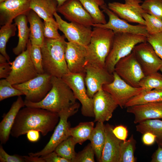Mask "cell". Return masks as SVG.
I'll return each instance as SVG.
<instances>
[{"label":"cell","instance_id":"1","mask_svg":"<svg viewBox=\"0 0 162 162\" xmlns=\"http://www.w3.org/2000/svg\"><path fill=\"white\" fill-rule=\"evenodd\" d=\"M59 120L58 113L41 108L26 106L18 112L10 135L18 138L29 130H35L45 136L54 129Z\"/></svg>","mask_w":162,"mask_h":162},{"label":"cell","instance_id":"2","mask_svg":"<svg viewBox=\"0 0 162 162\" xmlns=\"http://www.w3.org/2000/svg\"><path fill=\"white\" fill-rule=\"evenodd\" d=\"M51 82V88L42 100L37 103L24 100L25 106L41 108L58 113L77 103L72 91L62 78L52 76Z\"/></svg>","mask_w":162,"mask_h":162},{"label":"cell","instance_id":"3","mask_svg":"<svg viewBox=\"0 0 162 162\" xmlns=\"http://www.w3.org/2000/svg\"><path fill=\"white\" fill-rule=\"evenodd\" d=\"M64 35L58 39L45 38L41 47L42 66L44 73L62 78L70 73L65 58L67 42Z\"/></svg>","mask_w":162,"mask_h":162},{"label":"cell","instance_id":"4","mask_svg":"<svg viewBox=\"0 0 162 162\" xmlns=\"http://www.w3.org/2000/svg\"><path fill=\"white\" fill-rule=\"evenodd\" d=\"M115 34L109 29L94 27L87 47L86 64L105 67L112 48Z\"/></svg>","mask_w":162,"mask_h":162},{"label":"cell","instance_id":"5","mask_svg":"<svg viewBox=\"0 0 162 162\" xmlns=\"http://www.w3.org/2000/svg\"><path fill=\"white\" fill-rule=\"evenodd\" d=\"M146 41L147 37L144 35L128 33H115L112 49L106 59L105 68L112 74L118 60L131 53L136 45Z\"/></svg>","mask_w":162,"mask_h":162},{"label":"cell","instance_id":"6","mask_svg":"<svg viewBox=\"0 0 162 162\" xmlns=\"http://www.w3.org/2000/svg\"><path fill=\"white\" fill-rule=\"evenodd\" d=\"M80 104L77 103L72 107L63 110L58 114L59 120L55 127L50 140L40 151L29 153V156L43 157L54 151L56 148L61 142L70 136V123L68 118L78 111Z\"/></svg>","mask_w":162,"mask_h":162},{"label":"cell","instance_id":"7","mask_svg":"<svg viewBox=\"0 0 162 162\" xmlns=\"http://www.w3.org/2000/svg\"><path fill=\"white\" fill-rule=\"evenodd\" d=\"M31 45L29 39L26 50L11 63V71L6 79L13 85L26 82L38 74L30 57Z\"/></svg>","mask_w":162,"mask_h":162},{"label":"cell","instance_id":"8","mask_svg":"<svg viewBox=\"0 0 162 162\" xmlns=\"http://www.w3.org/2000/svg\"><path fill=\"white\" fill-rule=\"evenodd\" d=\"M52 76L44 73L25 82L13 85L25 96V100L37 103L42 100L51 88Z\"/></svg>","mask_w":162,"mask_h":162},{"label":"cell","instance_id":"9","mask_svg":"<svg viewBox=\"0 0 162 162\" xmlns=\"http://www.w3.org/2000/svg\"><path fill=\"white\" fill-rule=\"evenodd\" d=\"M85 76L81 74L70 73L62 78L70 87L76 99L81 103L82 114L85 116L94 118L93 98H89L87 94Z\"/></svg>","mask_w":162,"mask_h":162},{"label":"cell","instance_id":"10","mask_svg":"<svg viewBox=\"0 0 162 162\" xmlns=\"http://www.w3.org/2000/svg\"><path fill=\"white\" fill-rule=\"evenodd\" d=\"M114 71L127 83L136 88L140 87L139 83L145 76L132 52L118 61Z\"/></svg>","mask_w":162,"mask_h":162},{"label":"cell","instance_id":"11","mask_svg":"<svg viewBox=\"0 0 162 162\" xmlns=\"http://www.w3.org/2000/svg\"><path fill=\"white\" fill-rule=\"evenodd\" d=\"M113 80L111 83L104 85L102 89L109 92L122 108L130 99L138 95L144 89L142 88L133 87L124 81L114 71Z\"/></svg>","mask_w":162,"mask_h":162},{"label":"cell","instance_id":"12","mask_svg":"<svg viewBox=\"0 0 162 162\" xmlns=\"http://www.w3.org/2000/svg\"><path fill=\"white\" fill-rule=\"evenodd\" d=\"M58 29L63 33L68 42H75L87 46L89 44L92 31L91 27L75 22H68L56 12L54 14Z\"/></svg>","mask_w":162,"mask_h":162},{"label":"cell","instance_id":"13","mask_svg":"<svg viewBox=\"0 0 162 162\" xmlns=\"http://www.w3.org/2000/svg\"><path fill=\"white\" fill-rule=\"evenodd\" d=\"M132 52L145 76L160 70L162 66V59L148 42L146 41L136 45Z\"/></svg>","mask_w":162,"mask_h":162},{"label":"cell","instance_id":"14","mask_svg":"<svg viewBox=\"0 0 162 162\" xmlns=\"http://www.w3.org/2000/svg\"><path fill=\"white\" fill-rule=\"evenodd\" d=\"M100 8L109 17V20L105 24H94L93 27H100L112 30L115 34L118 33H128L141 34L147 37L148 34L145 25L138 24L132 25L126 21L120 18L110 9L105 3Z\"/></svg>","mask_w":162,"mask_h":162},{"label":"cell","instance_id":"15","mask_svg":"<svg viewBox=\"0 0 162 162\" xmlns=\"http://www.w3.org/2000/svg\"><path fill=\"white\" fill-rule=\"evenodd\" d=\"M142 2L141 0H124V3L109 2L107 6L120 18L127 21L145 26L142 15L145 12L141 6Z\"/></svg>","mask_w":162,"mask_h":162},{"label":"cell","instance_id":"16","mask_svg":"<svg viewBox=\"0 0 162 162\" xmlns=\"http://www.w3.org/2000/svg\"><path fill=\"white\" fill-rule=\"evenodd\" d=\"M84 80L88 97L93 98L95 94L102 89L103 86L113 80V74L110 73L105 67L87 64L85 68Z\"/></svg>","mask_w":162,"mask_h":162},{"label":"cell","instance_id":"17","mask_svg":"<svg viewBox=\"0 0 162 162\" xmlns=\"http://www.w3.org/2000/svg\"><path fill=\"white\" fill-rule=\"evenodd\" d=\"M94 122L104 123L109 121L118 106L112 95L107 91L101 89L93 98Z\"/></svg>","mask_w":162,"mask_h":162},{"label":"cell","instance_id":"18","mask_svg":"<svg viewBox=\"0 0 162 162\" xmlns=\"http://www.w3.org/2000/svg\"><path fill=\"white\" fill-rule=\"evenodd\" d=\"M57 12L72 22L92 26L95 22L89 14L78 0H68L57 7Z\"/></svg>","mask_w":162,"mask_h":162},{"label":"cell","instance_id":"19","mask_svg":"<svg viewBox=\"0 0 162 162\" xmlns=\"http://www.w3.org/2000/svg\"><path fill=\"white\" fill-rule=\"evenodd\" d=\"M86 46L75 42H67L65 58L70 73L85 75Z\"/></svg>","mask_w":162,"mask_h":162},{"label":"cell","instance_id":"20","mask_svg":"<svg viewBox=\"0 0 162 162\" xmlns=\"http://www.w3.org/2000/svg\"><path fill=\"white\" fill-rule=\"evenodd\" d=\"M31 10L30 0H7L0 3V25L11 24L16 17L27 16Z\"/></svg>","mask_w":162,"mask_h":162},{"label":"cell","instance_id":"21","mask_svg":"<svg viewBox=\"0 0 162 162\" xmlns=\"http://www.w3.org/2000/svg\"><path fill=\"white\" fill-rule=\"evenodd\" d=\"M113 128L109 124H105V142L99 162H118L122 141L114 135L112 131Z\"/></svg>","mask_w":162,"mask_h":162},{"label":"cell","instance_id":"22","mask_svg":"<svg viewBox=\"0 0 162 162\" xmlns=\"http://www.w3.org/2000/svg\"><path fill=\"white\" fill-rule=\"evenodd\" d=\"M127 112L134 116V123L138 124L150 119H162V102L127 107Z\"/></svg>","mask_w":162,"mask_h":162},{"label":"cell","instance_id":"23","mask_svg":"<svg viewBox=\"0 0 162 162\" xmlns=\"http://www.w3.org/2000/svg\"><path fill=\"white\" fill-rule=\"evenodd\" d=\"M25 106L21 96H18L12 105L8 112L4 116L0 123L1 144H5L8 141L16 116L21 108Z\"/></svg>","mask_w":162,"mask_h":162},{"label":"cell","instance_id":"24","mask_svg":"<svg viewBox=\"0 0 162 162\" xmlns=\"http://www.w3.org/2000/svg\"><path fill=\"white\" fill-rule=\"evenodd\" d=\"M27 16L30 25L29 39L32 44L41 47L45 38L44 23L38 15L32 10Z\"/></svg>","mask_w":162,"mask_h":162},{"label":"cell","instance_id":"25","mask_svg":"<svg viewBox=\"0 0 162 162\" xmlns=\"http://www.w3.org/2000/svg\"><path fill=\"white\" fill-rule=\"evenodd\" d=\"M18 30V41L16 46L13 49V53L18 55L26 50L29 39L30 30L28 26V20L26 15H20L14 20Z\"/></svg>","mask_w":162,"mask_h":162},{"label":"cell","instance_id":"26","mask_svg":"<svg viewBox=\"0 0 162 162\" xmlns=\"http://www.w3.org/2000/svg\"><path fill=\"white\" fill-rule=\"evenodd\" d=\"M56 0H30V7L44 21L53 17L57 12Z\"/></svg>","mask_w":162,"mask_h":162},{"label":"cell","instance_id":"27","mask_svg":"<svg viewBox=\"0 0 162 162\" xmlns=\"http://www.w3.org/2000/svg\"><path fill=\"white\" fill-rule=\"evenodd\" d=\"M162 102V89L144 90L140 94L130 99L124 108L136 105Z\"/></svg>","mask_w":162,"mask_h":162},{"label":"cell","instance_id":"28","mask_svg":"<svg viewBox=\"0 0 162 162\" xmlns=\"http://www.w3.org/2000/svg\"><path fill=\"white\" fill-rule=\"evenodd\" d=\"M105 140V124L103 122H97L89 140L94 150L97 160L98 162L101 156Z\"/></svg>","mask_w":162,"mask_h":162},{"label":"cell","instance_id":"29","mask_svg":"<svg viewBox=\"0 0 162 162\" xmlns=\"http://www.w3.org/2000/svg\"><path fill=\"white\" fill-rule=\"evenodd\" d=\"M93 122H82L76 127L70 129V136L76 143L82 145L87 140H89L94 128Z\"/></svg>","mask_w":162,"mask_h":162},{"label":"cell","instance_id":"30","mask_svg":"<svg viewBox=\"0 0 162 162\" xmlns=\"http://www.w3.org/2000/svg\"><path fill=\"white\" fill-rule=\"evenodd\" d=\"M91 15L95 24H105V16L100 7L105 4L104 0H78Z\"/></svg>","mask_w":162,"mask_h":162},{"label":"cell","instance_id":"31","mask_svg":"<svg viewBox=\"0 0 162 162\" xmlns=\"http://www.w3.org/2000/svg\"><path fill=\"white\" fill-rule=\"evenodd\" d=\"M136 127V131L142 134L146 132L153 134L156 136L157 144L162 143V120H147L138 123Z\"/></svg>","mask_w":162,"mask_h":162},{"label":"cell","instance_id":"32","mask_svg":"<svg viewBox=\"0 0 162 162\" xmlns=\"http://www.w3.org/2000/svg\"><path fill=\"white\" fill-rule=\"evenodd\" d=\"M136 142L131 135L130 138L122 141L120 146L118 162H135L136 159L134 152Z\"/></svg>","mask_w":162,"mask_h":162},{"label":"cell","instance_id":"33","mask_svg":"<svg viewBox=\"0 0 162 162\" xmlns=\"http://www.w3.org/2000/svg\"><path fill=\"white\" fill-rule=\"evenodd\" d=\"M16 30L15 23L2 26L0 29V52L9 62L10 57L6 51V44L9 38L15 35Z\"/></svg>","mask_w":162,"mask_h":162},{"label":"cell","instance_id":"34","mask_svg":"<svg viewBox=\"0 0 162 162\" xmlns=\"http://www.w3.org/2000/svg\"><path fill=\"white\" fill-rule=\"evenodd\" d=\"M76 144L72 137L70 136L59 144L54 151L60 157L71 162L76 153L74 149Z\"/></svg>","mask_w":162,"mask_h":162},{"label":"cell","instance_id":"35","mask_svg":"<svg viewBox=\"0 0 162 162\" xmlns=\"http://www.w3.org/2000/svg\"><path fill=\"white\" fill-rule=\"evenodd\" d=\"M140 87L144 90L162 89V74L157 72L145 76L140 82Z\"/></svg>","mask_w":162,"mask_h":162},{"label":"cell","instance_id":"36","mask_svg":"<svg viewBox=\"0 0 162 162\" xmlns=\"http://www.w3.org/2000/svg\"><path fill=\"white\" fill-rule=\"evenodd\" d=\"M142 16L145 20L146 29L148 35L162 32V20L145 12Z\"/></svg>","mask_w":162,"mask_h":162},{"label":"cell","instance_id":"37","mask_svg":"<svg viewBox=\"0 0 162 162\" xmlns=\"http://www.w3.org/2000/svg\"><path fill=\"white\" fill-rule=\"evenodd\" d=\"M141 6L146 13L162 20V0H144Z\"/></svg>","mask_w":162,"mask_h":162},{"label":"cell","instance_id":"38","mask_svg":"<svg viewBox=\"0 0 162 162\" xmlns=\"http://www.w3.org/2000/svg\"><path fill=\"white\" fill-rule=\"evenodd\" d=\"M24 95L20 90L15 88L6 79L0 80V101L15 96Z\"/></svg>","mask_w":162,"mask_h":162},{"label":"cell","instance_id":"39","mask_svg":"<svg viewBox=\"0 0 162 162\" xmlns=\"http://www.w3.org/2000/svg\"><path fill=\"white\" fill-rule=\"evenodd\" d=\"M44 35L45 38L50 39H58L61 38L58 32V24L53 17L44 20Z\"/></svg>","mask_w":162,"mask_h":162},{"label":"cell","instance_id":"40","mask_svg":"<svg viewBox=\"0 0 162 162\" xmlns=\"http://www.w3.org/2000/svg\"><path fill=\"white\" fill-rule=\"evenodd\" d=\"M30 55L38 73V74L44 73L42 66V56L41 47L32 44Z\"/></svg>","mask_w":162,"mask_h":162},{"label":"cell","instance_id":"41","mask_svg":"<svg viewBox=\"0 0 162 162\" xmlns=\"http://www.w3.org/2000/svg\"><path fill=\"white\" fill-rule=\"evenodd\" d=\"M94 150L90 143L82 150L76 153L71 162H94Z\"/></svg>","mask_w":162,"mask_h":162},{"label":"cell","instance_id":"42","mask_svg":"<svg viewBox=\"0 0 162 162\" xmlns=\"http://www.w3.org/2000/svg\"><path fill=\"white\" fill-rule=\"evenodd\" d=\"M147 41L151 44L157 54L162 59V32L148 35L147 37Z\"/></svg>","mask_w":162,"mask_h":162},{"label":"cell","instance_id":"43","mask_svg":"<svg viewBox=\"0 0 162 162\" xmlns=\"http://www.w3.org/2000/svg\"><path fill=\"white\" fill-rule=\"evenodd\" d=\"M0 162H25L23 156L17 154L10 155L3 149L2 144L0 145Z\"/></svg>","mask_w":162,"mask_h":162},{"label":"cell","instance_id":"44","mask_svg":"<svg viewBox=\"0 0 162 162\" xmlns=\"http://www.w3.org/2000/svg\"><path fill=\"white\" fill-rule=\"evenodd\" d=\"M11 62H8L6 58L0 54V78L6 79L9 76L11 70Z\"/></svg>","mask_w":162,"mask_h":162},{"label":"cell","instance_id":"45","mask_svg":"<svg viewBox=\"0 0 162 162\" xmlns=\"http://www.w3.org/2000/svg\"><path fill=\"white\" fill-rule=\"evenodd\" d=\"M113 132L116 136L119 139L125 141L128 136V130L127 127L123 125H119L114 127Z\"/></svg>","mask_w":162,"mask_h":162},{"label":"cell","instance_id":"46","mask_svg":"<svg viewBox=\"0 0 162 162\" xmlns=\"http://www.w3.org/2000/svg\"><path fill=\"white\" fill-rule=\"evenodd\" d=\"M42 157L45 162H70V161L59 156L54 151Z\"/></svg>","mask_w":162,"mask_h":162},{"label":"cell","instance_id":"47","mask_svg":"<svg viewBox=\"0 0 162 162\" xmlns=\"http://www.w3.org/2000/svg\"><path fill=\"white\" fill-rule=\"evenodd\" d=\"M156 136L153 134L146 132L143 134L142 137L143 143L146 145L150 146L154 144L156 141Z\"/></svg>","mask_w":162,"mask_h":162},{"label":"cell","instance_id":"48","mask_svg":"<svg viewBox=\"0 0 162 162\" xmlns=\"http://www.w3.org/2000/svg\"><path fill=\"white\" fill-rule=\"evenodd\" d=\"M39 132V131L35 130H29L26 133L28 140L32 142H37L40 137Z\"/></svg>","mask_w":162,"mask_h":162},{"label":"cell","instance_id":"49","mask_svg":"<svg viewBox=\"0 0 162 162\" xmlns=\"http://www.w3.org/2000/svg\"><path fill=\"white\" fill-rule=\"evenodd\" d=\"M151 162H162V147L159 145L152 155Z\"/></svg>","mask_w":162,"mask_h":162},{"label":"cell","instance_id":"50","mask_svg":"<svg viewBox=\"0 0 162 162\" xmlns=\"http://www.w3.org/2000/svg\"><path fill=\"white\" fill-rule=\"evenodd\" d=\"M25 161L27 162H45L41 157L24 156Z\"/></svg>","mask_w":162,"mask_h":162},{"label":"cell","instance_id":"51","mask_svg":"<svg viewBox=\"0 0 162 162\" xmlns=\"http://www.w3.org/2000/svg\"><path fill=\"white\" fill-rule=\"evenodd\" d=\"M58 3V7L63 4L65 2L68 0H56Z\"/></svg>","mask_w":162,"mask_h":162},{"label":"cell","instance_id":"52","mask_svg":"<svg viewBox=\"0 0 162 162\" xmlns=\"http://www.w3.org/2000/svg\"><path fill=\"white\" fill-rule=\"evenodd\" d=\"M7 0H0V3L4 2Z\"/></svg>","mask_w":162,"mask_h":162},{"label":"cell","instance_id":"53","mask_svg":"<svg viewBox=\"0 0 162 162\" xmlns=\"http://www.w3.org/2000/svg\"><path fill=\"white\" fill-rule=\"evenodd\" d=\"M160 70L161 71V74H162V66H161V67L160 69Z\"/></svg>","mask_w":162,"mask_h":162},{"label":"cell","instance_id":"54","mask_svg":"<svg viewBox=\"0 0 162 162\" xmlns=\"http://www.w3.org/2000/svg\"><path fill=\"white\" fill-rule=\"evenodd\" d=\"M158 145H159L161 147H162V143L160 144H158Z\"/></svg>","mask_w":162,"mask_h":162}]
</instances>
